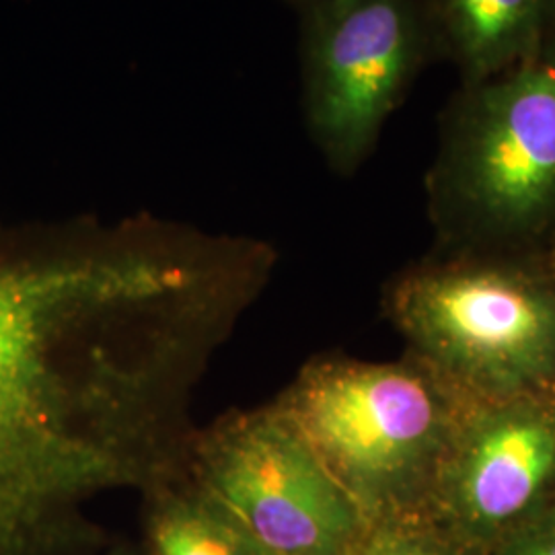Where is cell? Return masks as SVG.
<instances>
[{"label": "cell", "mask_w": 555, "mask_h": 555, "mask_svg": "<svg viewBox=\"0 0 555 555\" xmlns=\"http://www.w3.org/2000/svg\"><path fill=\"white\" fill-rule=\"evenodd\" d=\"M112 555H132V554H128V552H116V554H112Z\"/></svg>", "instance_id": "13"}, {"label": "cell", "mask_w": 555, "mask_h": 555, "mask_svg": "<svg viewBox=\"0 0 555 555\" xmlns=\"http://www.w3.org/2000/svg\"><path fill=\"white\" fill-rule=\"evenodd\" d=\"M391 318L444 380L488 401L555 383V293L490 266L422 270L389 298Z\"/></svg>", "instance_id": "3"}, {"label": "cell", "mask_w": 555, "mask_h": 555, "mask_svg": "<svg viewBox=\"0 0 555 555\" xmlns=\"http://www.w3.org/2000/svg\"><path fill=\"white\" fill-rule=\"evenodd\" d=\"M192 486L276 555H354L366 518L276 405L192 433Z\"/></svg>", "instance_id": "5"}, {"label": "cell", "mask_w": 555, "mask_h": 555, "mask_svg": "<svg viewBox=\"0 0 555 555\" xmlns=\"http://www.w3.org/2000/svg\"><path fill=\"white\" fill-rule=\"evenodd\" d=\"M502 555H555V511L531 520L508 541Z\"/></svg>", "instance_id": "10"}, {"label": "cell", "mask_w": 555, "mask_h": 555, "mask_svg": "<svg viewBox=\"0 0 555 555\" xmlns=\"http://www.w3.org/2000/svg\"><path fill=\"white\" fill-rule=\"evenodd\" d=\"M291 4H295L298 9H305V7H309V4H313V2H319V0H288Z\"/></svg>", "instance_id": "12"}, {"label": "cell", "mask_w": 555, "mask_h": 555, "mask_svg": "<svg viewBox=\"0 0 555 555\" xmlns=\"http://www.w3.org/2000/svg\"><path fill=\"white\" fill-rule=\"evenodd\" d=\"M552 9L554 0H433L428 15L469 85L537 59Z\"/></svg>", "instance_id": "8"}, {"label": "cell", "mask_w": 555, "mask_h": 555, "mask_svg": "<svg viewBox=\"0 0 555 555\" xmlns=\"http://www.w3.org/2000/svg\"><path fill=\"white\" fill-rule=\"evenodd\" d=\"M208 272L157 220L0 227V555H70L91 498L181 472Z\"/></svg>", "instance_id": "1"}, {"label": "cell", "mask_w": 555, "mask_h": 555, "mask_svg": "<svg viewBox=\"0 0 555 555\" xmlns=\"http://www.w3.org/2000/svg\"><path fill=\"white\" fill-rule=\"evenodd\" d=\"M535 397L488 401L456 428L437 477L476 529L515 520L555 477V408Z\"/></svg>", "instance_id": "7"}, {"label": "cell", "mask_w": 555, "mask_h": 555, "mask_svg": "<svg viewBox=\"0 0 555 555\" xmlns=\"http://www.w3.org/2000/svg\"><path fill=\"white\" fill-rule=\"evenodd\" d=\"M149 533L155 555H276L192 483L157 488Z\"/></svg>", "instance_id": "9"}, {"label": "cell", "mask_w": 555, "mask_h": 555, "mask_svg": "<svg viewBox=\"0 0 555 555\" xmlns=\"http://www.w3.org/2000/svg\"><path fill=\"white\" fill-rule=\"evenodd\" d=\"M438 196L467 229L522 237L555 212V52L469 82L447 114Z\"/></svg>", "instance_id": "4"}, {"label": "cell", "mask_w": 555, "mask_h": 555, "mask_svg": "<svg viewBox=\"0 0 555 555\" xmlns=\"http://www.w3.org/2000/svg\"><path fill=\"white\" fill-rule=\"evenodd\" d=\"M302 13L305 118L337 171L373 151L435 31L422 0H319Z\"/></svg>", "instance_id": "6"}, {"label": "cell", "mask_w": 555, "mask_h": 555, "mask_svg": "<svg viewBox=\"0 0 555 555\" xmlns=\"http://www.w3.org/2000/svg\"><path fill=\"white\" fill-rule=\"evenodd\" d=\"M362 555H440L435 547L416 537L383 531L366 543Z\"/></svg>", "instance_id": "11"}, {"label": "cell", "mask_w": 555, "mask_h": 555, "mask_svg": "<svg viewBox=\"0 0 555 555\" xmlns=\"http://www.w3.org/2000/svg\"><path fill=\"white\" fill-rule=\"evenodd\" d=\"M274 405L366 522L437 479L463 420L437 373L357 360L305 366Z\"/></svg>", "instance_id": "2"}]
</instances>
